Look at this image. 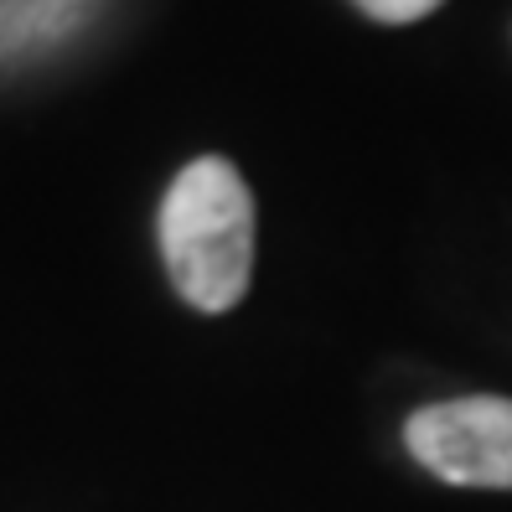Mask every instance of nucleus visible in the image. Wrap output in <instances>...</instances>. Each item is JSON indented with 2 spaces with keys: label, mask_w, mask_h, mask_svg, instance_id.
Segmentation results:
<instances>
[{
  "label": "nucleus",
  "mask_w": 512,
  "mask_h": 512,
  "mask_svg": "<svg viewBox=\"0 0 512 512\" xmlns=\"http://www.w3.org/2000/svg\"><path fill=\"white\" fill-rule=\"evenodd\" d=\"M161 259L197 311H233L254 280V197L223 156H202L161 202Z\"/></svg>",
  "instance_id": "obj_1"
},
{
  "label": "nucleus",
  "mask_w": 512,
  "mask_h": 512,
  "mask_svg": "<svg viewBox=\"0 0 512 512\" xmlns=\"http://www.w3.org/2000/svg\"><path fill=\"white\" fill-rule=\"evenodd\" d=\"M414 461L450 487H502L512 492V399L471 394L445 399L409 419L404 430Z\"/></svg>",
  "instance_id": "obj_2"
},
{
  "label": "nucleus",
  "mask_w": 512,
  "mask_h": 512,
  "mask_svg": "<svg viewBox=\"0 0 512 512\" xmlns=\"http://www.w3.org/2000/svg\"><path fill=\"white\" fill-rule=\"evenodd\" d=\"M373 21H388V26H404V21H419V16H430L440 11V0H357Z\"/></svg>",
  "instance_id": "obj_3"
}]
</instances>
